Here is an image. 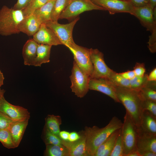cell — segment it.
I'll return each mask as SVG.
<instances>
[{
	"label": "cell",
	"instance_id": "obj_33",
	"mask_svg": "<svg viewBox=\"0 0 156 156\" xmlns=\"http://www.w3.org/2000/svg\"><path fill=\"white\" fill-rule=\"evenodd\" d=\"M109 156H124L121 135V129Z\"/></svg>",
	"mask_w": 156,
	"mask_h": 156
},
{
	"label": "cell",
	"instance_id": "obj_32",
	"mask_svg": "<svg viewBox=\"0 0 156 156\" xmlns=\"http://www.w3.org/2000/svg\"><path fill=\"white\" fill-rule=\"evenodd\" d=\"M109 79L116 86L130 88L129 80L121 76L114 71Z\"/></svg>",
	"mask_w": 156,
	"mask_h": 156
},
{
	"label": "cell",
	"instance_id": "obj_19",
	"mask_svg": "<svg viewBox=\"0 0 156 156\" xmlns=\"http://www.w3.org/2000/svg\"><path fill=\"white\" fill-rule=\"evenodd\" d=\"M38 44L33 38L28 40L24 44L22 55L25 65L33 66L36 55Z\"/></svg>",
	"mask_w": 156,
	"mask_h": 156
},
{
	"label": "cell",
	"instance_id": "obj_46",
	"mask_svg": "<svg viewBox=\"0 0 156 156\" xmlns=\"http://www.w3.org/2000/svg\"><path fill=\"white\" fill-rule=\"evenodd\" d=\"M4 79V77L3 73L0 70V88H1V87L3 84Z\"/></svg>",
	"mask_w": 156,
	"mask_h": 156
},
{
	"label": "cell",
	"instance_id": "obj_48",
	"mask_svg": "<svg viewBox=\"0 0 156 156\" xmlns=\"http://www.w3.org/2000/svg\"><path fill=\"white\" fill-rule=\"evenodd\" d=\"M127 156H141L139 153L136 151L128 154Z\"/></svg>",
	"mask_w": 156,
	"mask_h": 156
},
{
	"label": "cell",
	"instance_id": "obj_24",
	"mask_svg": "<svg viewBox=\"0 0 156 156\" xmlns=\"http://www.w3.org/2000/svg\"><path fill=\"white\" fill-rule=\"evenodd\" d=\"M137 91L142 100L156 101V81H148L145 86Z\"/></svg>",
	"mask_w": 156,
	"mask_h": 156
},
{
	"label": "cell",
	"instance_id": "obj_34",
	"mask_svg": "<svg viewBox=\"0 0 156 156\" xmlns=\"http://www.w3.org/2000/svg\"><path fill=\"white\" fill-rule=\"evenodd\" d=\"M143 111H146L156 117V101L151 100H144L142 102Z\"/></svg>",
	"mask_w": 156,
	"mask_h": 156
},
{
	"label": "cell",
	"instance_id": "obj_9",
	"mask_svg": "<svg viewBox=\"0 0 156 156\" xmlns=\"http://www.w3.org/2000/svg\"><path fill=\"white\" fill-rule=\"evenodd\" d=\"M73 53L77 64L85 73L90 77L93 67L91 60L90 49L75 44L72 48H68Z\"/></svg>",
	"mask_w": 156,
	"mask_h": 156
},
{
	"label": "cell",
	"instance_id": "obj_47",
	"mask_svg": "<svg viewBox=\"0 0 156 156\" xmlns=\"http://www.w3.org/2000/svg\"><path fill=\"white\" fill-rule=\"evenodd\" d=\"M149 5L153 9L156 6V0H149Z\"/></svg>",
	"mask_w": 156,
	"mask_h": 156
},
{
	"label": "cell",
	"instance_id": "obj_11",
	"mask_svg": "<svg viewBox=\"0 0 156 156\" xmlns=\"http://www.w3.org/2000/svg\"><path fill=\"white\" fill-rule=\"evenodd\" d=\"M133 15L136 17L142 25L151 32L156 27V8H152L149 5L134 7Z\"/></svg>",
	"mask_w": 156,
	"mask_h": 156
},
{
	"label": "cell",
	"instance_id": "obj_3",
	"mask_svg": "<svg viewBox=\"0 0 156 156\" xmlns=\"http://www.w3.org/2000/svg\"><path fill=\"white\" fill-rule=\"evenodd\" d=\"M24 18L22 10L3 6L0 10V35L7 36L19 33V26Z\"/></svg>",
	"mask_w": 156,
	"mask_h": 156
},
{
	"label": "cell",
	"instance_id": "obj_14",
	"mask_svg": "<svg viewBox=\"0 0 156 156\" xmlns=\"http://www.w3.org/2000/svg\"><path fill=\"white\" fill-rule=\"evenodd\" d=\"M0 112L8 116L13 121L29 118L30 113L22 107L14 105L5 99L1 105Z\"/></svg>",
	"mask_w": 156,
	"mask_h": 156
},
{
	"label": "cell",
	"instance_id": "obj_38",
	"mask_svg": "<svg viewBox=\"0 0 156 156\" xmlns=\"http://www.w3.org/2000/svg\"><path fill=\"white\" fill-rule=\"evenodd\" d=\"M31 0H18L13 8L15 10H23L29 4Z\"/></svg>",
	"mask_w": 156,
	"mask_h": 156
},
{
	"label": "cell",
	"instance_id": "obj_31",
	"mask_svg": "<svg viewBox=\"0 0 156 156\" xmlns=\"http://www.w3.org/2000/svg\"><path fill=\"white\" fill-rule=\"evenodd\" d=\"M43 139L46 145H62V140L59 136L54 134L44 127Z\"/></svg>",
	"mask_w": 156,
	"mask_h": 156
},
{
	"label": "cell",
	"instance_id": "obj_27",
	"mask_svg": "<svg viewBox=\"0 0 156 156\" xmlns=\"http://www.w3.org/2000/svg\"><path fill=\"white\" fill-rule=\"evenodd\" d=\"M72 0H55L51 14V21H57L64 10Z\"/></svg>",
	"mask_w": 156,
	"mask_h": 156
},
{
	"label": "cell",
	"instance_id": "obj_25",
	"mask_svg": "<svg viewBox=\"0 0 156 156\" xmlns=\"http://www.w3.org/2000/svg\"><path fill=\"white\" fill-rule=\"evenodd\" d=\"M45 120V127L51 133L59 136L60 126L62 122L61 117L59 116L48 115Z\"/></svg>",
	"mask_w": 156,
	"mask_h": 156
},
{
	"label": "cell",
	"instance_id": "obj_5",
	"mask_svg": "<svg viewBox=\"0 0 156 156\" xmlns=\"http://www.w3.org/2000/svg\"><path fill=\"white\" fill-rule=\"evenodd\" d=\"M79 19V17H77L72 21L66 24H61L57 21H51L45 24L54 31L62 44L68 48H72L76 44L73 37V30Z\"/></svg>",
	"mask_w": 156,
	"mask_h": 156
},
{
	"label": "cell",
	"instance_id": "obj_17",
	"mask_svg": "<svg viewBox=\"0 0 156 156\" xmlns=\"http://www.w3.org/2000/svg\"><path fill=\"white\" fill-rule=\"evenodd\" d=\"M42 23L33 14L25 17L19 27L20 32L33 36L39 29Z\"/></svg>",
	"mask_w": 156,
	"mask_h": 156
},
{
	"label": "cell",
	"instance_id": "obj_7",
	"mask_svg": "<svg viewBox=\"0 0 156 156\" xmlns=\"http://www.w3.org/2000/svg\"><path fill=\"white\" fill-rule=\"evenodd\" d=\"M93 10H105L91 0H72L69 5L61 14L59 19L70 20L86 11Z\"/></svg>",
	"mask_w": 156,
	"mask_h": 156
},
{
	"label": "cell",
	"instance_id": "obj_36",
	"mask_svg": "<svg viewBox=\"0 0 156 156\" xmlns=\"http://www.w3.org/2000/svg\"><path fill=\"white\" fill-rule=\"evenodd\" d=\"M151 32L148 42V48L151 52L154 53L156 51V27L153 29Z\"/></svg>",
	"mask_w": 156,
	"mask_h": 156
},
{
	"label": "cell",
	"instance_id": "obj_45",
	"mask_svg": "<svg viewBox=\"0 0 156 156\" xmlns=\"http://www.w3.org/2000/svg\"><path fill=\"white\" fill-rule=\"evenodd\" d=\"M156 153L148 151L143 153L141 156H156Z\"/></svg>",
	"mask_w": 156,
	"mask_h": 156
},
{
	"label": "cell",
	"instance_id": "obj_15",
	"mask_svg": "<svg viewBox=\"0 0 156 156\" xmlns=\"http://www.w3.org/2000/svg\"><path fill=\"white\" fill-rule=\"evenodd\" d=\"M81 137L73 142L62 140V144L67 149L68 156H88L86 148V137L83 131L80 133Z\"/></svg>",
	"mask_w": 156,
	"mask_h": 156
},
{
	"label": "cell",
	"instance_id": "obj_22",
	"mask_svg": "<svg viewBox=\"0 0 156 156\" xmlns=\"http://www.w3.org/2000/svg\"><path fill=\"white\" fill-rule=\"evenodd\" d=\"M52 46L38 44L37 50L36 55L33 66H41L43 63L50 62L51 50Z\"/></svg>",
	"mask_w": 156,
	"mask_h": 156
},
{
	"label": "cell",
	"instance_id": "obj_26",
	"mask_svg": "<svg viewBox=\"0 0 156 156\" xmlns=\"http://www.w3.org/2000/svg\"><path fill=\"white\" fill-rule=\"evenodd\" d=\"M44 155L47 156H68L67 149L63 145L47 144Z\"/></svg>",
	"mask_w": 156,
	"mask_h": 156
},
{
	"label": "cell",
	"instance_id": "obj_2",
	"mask_svg": "<svg viewBox=\"0 0 156 156\" xmlns=\"http://www.w3.org/2000/svg\"><path fill=\"white\" fill-rule=\"evenodd\" d=\"M116 94L119 103L124 106L126 112L138 130L144 111L143 100L138 91L129 88L116 86Z\"/></svg>",
	"mask_w": 156,
	"mask_h": 156
},
{
	"label": "cell",
	"instance_id": "obj_42",
	"mask_svg": "<svg viewBox=\"0 0 156 156\" xmlns=\"http://www.w3.org/2000/svg\"><path fill=\"white\" fill-rule=\"evenodd\" d=\"M148 80L149 81H156V68H154L148 75Z\"/></svg>",
	"mask_w": 156,
	"mask_h": 156
},
{
	"label": "cell",
	"instance_id": "obj_28",
	"mask_svg": "<svg viewBox=\"0 0 156 156\" xmlns=\"http://www.w3.org/2000/svg\"><path fill=\"white\" fill-rule=\"evenodd\" d=\"M49 0H31L28 5L22 10L25 17L32 14L34 11Z\"/></svg>",
	"mask_w": 156,
	"mask_h": 156
},
{
	"label": "cell",
	"instance_id": "obj_21",
	"mask_svg": "<svg viewBox=\"0 0 156 156\" xmlns=\"http://www.w3.org/2000/svg\"><path fill=\"white\" fill-rule=\"evenodd\" d=\"M121 129L113 132L98 147L93 156H109Z\"/></svg>",
	"mask_w": 156,
	"mask_h": 156
},
{
	"label": "cell",
	"instance_id": "obj_8",
	"mask_svg": "<svg viewBox=\"0 0 156 156\" xmlns=\"http://www.w3.org/2000/svg\"><path fill=\"white\" fill-rule=\"evenodd\" d=\"M93 71L90 78L109 79L114 70L106 64L103 53L97 49H90Z\"/></svg>",
	"mask_w": 156,
	"mask_h": 156
},
{
	"label": "cell",
	"instance_id": "obj_40",
	"mask_svg": "<svg viewBox=\"0 0 156 156\" xmlns=\"http://www.w3.org/2000/svg\"><path fill=\"white\" fill-rule=\"evenodd\" d=\"M119 74L124 78L129 80L132 79L135 76L133 70L127 71Z\"/></svg>",
	"mask_w": 156,
	"mask_h": 156
},
{
	"label": "cell",
	"instance_id": "obj_20",
	"mask_svg": "<svg viewBox=\"0 0 156 156\" xmlns=\"http://www.w3.org/2000/svg\"><path fill=\"white\" fill-rule=\"evenodd\" d=\"M138 132L156 135V117L144 110Z\"/></svg>",
	"mask_w": 156,
	"mask_h": 156
},
{
	"label": "cell",
	"instance_id": "obj_1",
	"mask_svg": "<svg viewBox=\"0 0 156 156\" xmlns=\"http://www.w3.org/2000/svg\"><path fill=\"white\" fill-rule=\"evenodd\" d=\"M122 125L121 121L114 116L104 127H86L83 132L88 156H93L98 147L114 131L121 128Z\"/></svg>",
	"mask_w": 156,
	"mask_h": 156
},
{
	"label": "cell",
	"instance_id": "obj_37",
	"mask_svg": "<svg viewBox=\"0 0 156 156\" xmlns=\"http://www.w3.org/2000/svg\"><path fill=\"white\" fill-rule=\"evenodd\" d=\"M133 69L135 76H142L145 73L146 68L144 63L137 62Z\"/></svg>",
	"mask_w": 156,
	"mask_h": 156
},
{
	"label": "cell",
	"instance_id": "obj_39",
	"mask_svg": "<svg viewBox=\"0 0 156 156\" xmlns=\"http://www.w3.org/2000/svg\"><path fill=\"white\" fill-rule=\"evenodd\" d=\"M134 7H140L149 5V0H130Z\"/></svg>",
	"mask_w": 156,
	"mask_h": 156
},
{
	"label": "cell",
	"instance_id": "obj_43",
	"mask_svg": "<svg viewBox=\"0 0 156 156\" xmlns=\"http://www.w3.org/2000/svg\"><path fill=\"white\" fill-rule=\"evenodd\" d=\"M69 133V132L66 131H60L59 133V136L63 140L68 141Z\"/></svg>",
	"mask_w": 156,
	"mask_h": 156
},
{
	"label": "cell",
	"instance_id": "obj_49",
	"mask_svg": "<svg viewBox=\"0 0 156 156\" xmlns=\"http://www.w3.org/2000/svg\"><path fill=\"white\" fill-rule=\"evenodd\" d=\"M119 0L123 1H130V0Z\"/></svg>",
	"mask_w": 156,
	"mask_h": 156
},
{
	"label": "cell",
	"instance_id": "obj_30",
	"mask_svg": "<svg viewBox=\"0 0 156 156\" xmlns=\"http://www.w3.org/2000/svg\"><path fill=\"white\" fill-rule=\"evenodd\" d=\"M148 75L147 74L145 73L142 76H135L130 80V88L138 91L145 86L148 81Z\"/></svg>",
	"mask_w": 156,
	"mask_h": 156
},
{
	"label": "cell",
	"instance_id": "obj_4",
	"mask_svg": "<svg viewBox=\"0 0 156 156\" xmlns=\"http://www.w3.org/2000/svg\"><path fill=\"white\" fill-rule=\"evenodd\" d=\"M124 156L137 151L136 143L139 133L138 128L126 112L121 128Z\"/></svg>",
	"mask_w": 156,
	"mask_h": 156
},
{
	"label": "cell",
	"instance_id": "obj_18",
	"mask_svg": "<svg viewBox=\"0 0 156 156\" xmlns=\"http://www.w3.org/2000/svg\"><path fill=\"white\" fill-rule=\"evenodd\" d=\"M29 119L13 121L8 128L16 148L18 147L20 144L28 125Z\"/></svg>",
	"mask_w": 156,
	"mask_h": 156
},
{
	"label": "cell",
	"instance_id": "obj_6",
	"mask_svg": "<svg viewBox=\"0 0 156 156\" xmlns=\"http://www.w3.org/2000/svg\"><path fill=\"white\" fill-rule=\"evenodd\" d=\"M70 77L71 83L70 87L72 92L78 97H83L89 90L90 77L80 68L74 60Z\"/></svg>",
	"mask_w": 156,
	"mask_h": 156
},
{
	"label": "cell",
	"instance_id": "obj_23",
	"mask_svg": "<svg viewBox=\"0 0 156 156\" xmlns=\"http://www.w3.org/2000/svg\"><path fill=\"white\" fill-rule=\"evenodd\" d=\"M55 0H49L33 13L42 23L45 24L51 21L52 10Z\"/></svg>",
	"mask_w": 156,
	"mask_h": 156
},
{
	"label": "cell",
	"instance_id": "obj_41",
	"mask_svg": "<svg viewBox=\"0 0 156 156\" xmlns=\"http://www.w3.org/2000/svg\"><path fill=\"white\" fill-rule=\"evenodd\" d=\"M80 137V133L73 131L70 133L68 141L70 142H74L79 140Z\"/></svg>",
	"mask_w": 156,
	"mask_h": 156
},
{
	"label": "cell",
	"instance_id": "obj_13",
	"mask_svg": "<svg viewBox=\"0 0 156 156\" xmlns=\"http://www.w3.org/2000/svg\"><path fill=\"white\" fill-rule=\"evenodd\" d=\"M33 39L39 44L57 46L62 44L54 31L44 23H42Z\"/></svg>",
	"mask_w": 156,
	"mask_h": 156
},
{
	"label": "cell",
	"instance_id": "obj_16",
	"mask_svg": "<svg viewBox=\"0 0 156 156\" xmlns=\"http://www.w3.org/2000/svg\"><path fill=\"white\" fill-rule=\"evenodd\" d=\"M136 149L141 156L146 152L156 153V135L138 132Z\"/></svg>",
	"mask_w": 156,
	"mask_h": 156
},
{
	"label": "cell",
	"instance_id": "obj_35",
	"mask_svg": "<svg viewBox=\"0 0 156 156\" xmlns=\"http://www.w3.org/2000/svg\"><path fill=\"white\" fill-rule=\"evenodd\" d=\"M13 121L7 115L0 112V129H8Z\"/></svg>",
	"mask_w": 156,
	"mask_h": 156
},
{
	"label": "cell",
	"instance_id": "obj_12",
	"mask_svg": "<svg viewBox=\"0 0 156 156\" xmlns=\"http://www.w3.org/2000/svg\"><path fill=\"white\" fill-rule=\"evenodd\" d=\"M116 86L108 78H90L89 90L101 92L110 97L116 102L119 103L116 94Z\"/></svg>",
	"mask_w": 156,
	"mask_h": 156
},
{
	"label": "cell",
	"instance_id": "obj_10",
	"mask_svg": "<svg viewBox=\"0 0 156 156\" xmlns=\"http://www.w3.org/2000/svg\"><path fill=\"white\" fill-rule=\"evenodd\" d=\"M94 3L108 11L110 14L127 13L133 15L134 7L130 1L119 0H91Z\"/></svg>",
	"mask_w": 156,
	"mask_h": 156
},
{
	"label": "cell",
	"instance_id": "obj_44",
	"mask_svg": "<svg viewBox=\"0 0 156 156\" xmlns=\"http://www.w3.org/2000/svg\"><path fill=\"white\" fill-rule=\"evenodd\" d=\"M5 92V90H4L1 89L0 88V110L1 105L4 100L5 99L4 96Z\"/></svg>",
	"mask_w": 156,
	"mask_h": 156
},
{
	"label": "cell",
	"instance_id": "obj_29",
	"mask_svg": "<svg viewBox=\"0 0 156 156\" xmlns=\"http://www.w3.org/2000/svg\"><path fill=\"white\" fill-rule=\"evenodd\" d=\"M0 142L5 147L16 148L11 134L8 129H0Z\"/></svg>",
	"mask_w": 156,
	"mask_h": 156
}]
</instances>
